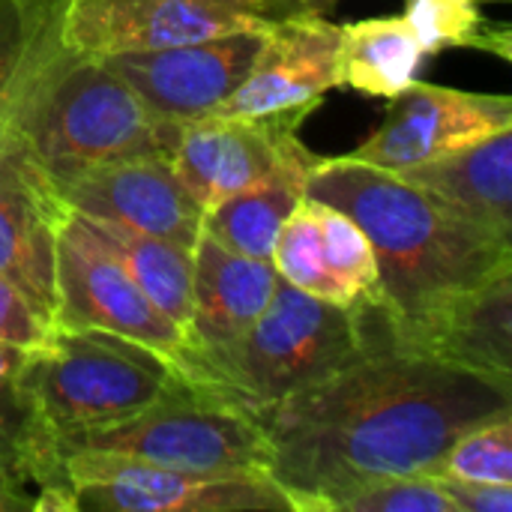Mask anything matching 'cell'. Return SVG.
<instances>
[{"instance_id": "obj_1", "label": "cell", "mask_w": 512, "mask_h": 512, "mask_svg": "<svg viewBox=\"0 0 512 512\" xmlns=\"http://www.w3.org/2000/svg\"><path fill=\"white\" fill-rule=\"evenodd\" d=\"M357 318L363 348L258 417L294 512H336L372 480L435 474L462 432L512 414V381L405 342L375 297Z\"/></svg>"}, {"instance_id": "obj_2", "label": "cell", "mask_w": 512, "mask_h": 512, "mask_svg": "<svg viewBox=\"0 0 512 512\" xmlns=\"http://www.w3.org/2000/svg\"><path fill=\"white\" fill-rule=\"evenodd\" d=\"M306 195L345 210L369 237L375 300L417 345L456 303L512 270V240L456 213L405 177L351 156H321Z\"/></svg>"}, {"instance_id": "obj_3", "label": "cell", "mask_w": 512, "mask_h": 512, "mask_svg": "<svg viewBox=\"0 0 512 512\" xmlns=\"http://www.w3.org/2000/svg\"><path fill=\"white\" fill-rule=\"evenodd\" d=\"M363 348L357 309L318 300L279 279L267 309L237 339L186 348L180 378L249 417L333 375Z\"/></svg>"}, {"instance_id": "obj_4", "label": "cell", "mask_w": 512, "mask_h": 512, "mask_svg": "<svg viewBox=\"0 0 512 512\" xmlns=\"http://www.w3.org/2000/svg\"><path fill=\"white\" fill-rule=\"evenodd\" d=\"M180 123L153 114L99 57L63 45L39 78L12 147L54 186L132 156H171Z\"/></svg>"}, {"instance_id": "obj_5", "label": "cell", "mask_w": 512, "mask_h": 512, "mask_svg": "<svg viewBox=\"0 0 512 512\" xmlns=\"http://www.w3.org/2000/svg\"><path fill=\"white\" fill-rule=\"evenodd\" d=\"M21 384L63 447L75 435L132 420L186 381L174 360L141 342L105 330H54L24 351Z\"/></svg>"}, {"instance_id": "obj_6", "label": "cell", "mask_w": 512, "mask_h": 512, "mask_svg": "<svg viewBox=\"0 0 512 512\" xmlns=\"http://www.w3.org/2000/svg\"><path fill=\"white\" fill-rule=\"evenodd\" d=\"M66 450L111 453L192 474L270 477V444L261 423L192 384L132 420L63 441Z\"/></svg>"}, {"instance_id": "obj_7", "label": "cell", "mask_w": 512, "mask_h": 512, "mask_svg": "<svg viewBox=\"0 0 512 512\" xmlns=\"http://www.w3.org/2000/svg\"><path fill=\"white\" fill-rule=\"evenodd\" d=\"M63 468L75 512H294L264 474H192L93 450H66Z\"/></svg>"}, {"instance_id": "obj_8", "label": "cell", "mask_w": 512, "mask_h": 512, "mask_svg": "<svg viewBox=\"0 0 512 512\" xmlns=\"http://www.w3.org/2000/svg\"><path fill=\"white\" fill-rule=\"evenodd\" d=\"M306 114L201 117L183 123L171 165L201 210L243 189L267 183H303L318 165L300 141Z\"/></svg>"}, {"instance_id": "obj_9", "label": "cell", "mask_w": 512, "mask_h": 512, "mask_svg": "<svg viewBox=\"0 0 512 512\" xmlns=\"http://www.w3.org/2000/svg\"><path fill=\"white\" fill-rule=\"evenodd\" d=\"M54 330H105L174 363L189 348L186 333L144 297L66 204L54 258Z\"/></svg>"}, {"instance_id": "obj_10", "label": "cell", "mask_w": 512, "mask_h": 512, "mask_svg": "<svg viewBox=\"0 0 512 512\" xmlns=\"http://www.w3.org/2000/svg\"><path fill=\"white\" fill-rule=\"evenodd\" d=\"M261 0H66L60 39L84 57H111L258 30Z\"/></svg>"}, {"instance_id": "obj_11", "label": "cell", "mask_w": 512, "mask_h": 512, "mask_svg": "<svg viewBox=\"0 0 512 512\" xmlns=\"http://www.w3.org/2000/svg\"><path fill=\"white\" fill-rule=\"evenodd\" d=\"M387 102L378 129L345 156L393 174L512 126V99L507 93H474L417 78Z\"/></svg>"}, {"instance_id": "obj_12", "label": "cell", "mask_w": 512, "mask_h": 512, "mask_svg": "<svg viewBox=\"0 0 512 512\" xmlns=\"http://www.w3.org/2000/svg\"><path fill=\"white\" fill-rule=\"evenodd\" d=\"M264 27L99 60L117 72L153 114L183 126L216 114L240 87L261 51Z\"/></svg>"}, {"instance_id": "obj_13", "label": "cell", "mask_w": 512, "mask_h": 512, "mask_svg": "<svg viewBox=\"0 0 512 512\" xmlns=\"http://www.w3.org/2000/svg\"><path fill=\"white\" fill-rule=\"evenodd\" d=\"M60 201L87 216L195 249L204 210L177 177L171 156H132L78 174L57 189Z\"/></svg>"}, {"instance_id": "obj_14", "label": "cell", "mask_w": 512, "mask_h": 512, "mask_svg": "<svg viewBox=\"0 0 512 512\" xmlns=\"http://www.w3.org/2000/svg\"><path fill=\"white\" fill-rule=\"evenodd\" d=\"M339 24L327 15L267 21L261 51L240 87L219 105V117L312 114L336 87Z\"/></svg>"}, {"instance_id": "obj_15", "label": "cell", "mask_w": 512, "mask_h": 512, "mask_svg": "<svg viewBox=\"0 0 512 512\" xmlns=\"http://www.w3.org/2000/svg\"><path fill=\"white\" fill-rule=\"evenodd\" d=\"M63 201L15 150L0 153V279L12 282L54 327V258Z\"/></svg>"}, {"instance_id": "obj_16", "label": "cell", "mask_w": 512, "mask_h": 512, "mask_svg": "<svg viewBox=\"0 0 512 512\" xmlns=\"http://www.w3.org/2000/svg\"><path fill=\"white\" fill-rule=\"evenodd\" d=\"M21 348L0 345V486L24 492L36 512H75L63 447L21 384Z\"/></svg>"}, {"instance_id": "obj_17", "label": "cell", "mask_w": 512, "mask_h": 512, "mask_svg": "<svg viewBox=\"0 0 512 512\" xmlns=\"http://www.w3.org/2000/svg\"><path fill=\"white\" fill-rule=\"evenodd\" d=\"M279 273L270 261L246 258L201 234L192 249L189 348H213L237 339L267 309Z\"/></svg>"}, {"instance_id": "obj_18", "label": "cell", "mask_w": 512, "mask_h": 512, "mask_svg": "<svg viewBox=\"0 0 512 512\" xmlns=\"http://www.w3.org/2000/svg\"><path fill=\"white\" fill-rule=\"evenodd\" d=\"M399 177L512 240V126L405 168Z\"/></svg>"}, {"instance_id": "obj_19", "label": "cell", "mask_w": 512, "mask_h": 512, "mask_svg": "<svg viewBox=\"0 0 512 512\" xmlns=\"http://www.w3.org/2000/svg\"><path fill=\"white\" fill-rule=\"evenodd\" d=\"M66 0H0V153L15 141L21 114L63 51Z\"/></svg>"}, {"instance_id": "obj_20", "label": "cell", "mask_w": 512, "mask_h": 512, "mask_svg": "<svg viewBox=\"0 0 512 512\" xmlns=\"http://www.w3.org/2000/svg\"><path fill=\"white\" fill-rule=\"evenodd\" d=\"M417 348L512 381V270L456 303Z\"/></svg>"}, {"instance_id": "obj_21", "label": "cell", "mask_w": 512, "mask_h": 512, "mask_svg": "<svg viewBox=\"0 0 512 512\" xmlns=\"http://www.w3.org/2000/svg\"><path fill=\"white\" fill-rule=\"evenodd\" d=\"M423 60L426 51L402 15L339 24L336 87L393 99L420 78Z\"/></svg>"}, {"instance_id": "obj_22", "label": "cell", "mask_w": 512, "mask_h": 512, "mask_svg": "<svg viewBox=\"0 0 512 512\" xmlns=\"http://www.w3.org/2000/svg\"><path fill=\"white\" fill-rule=\"evenodd\" d=\"M75 213V210H72ZM90 237L132 276V282L144 291V297L168 315L189 339V315H192V252L174 246L168 240L132 231L120 222L87 219L75 213Z\"/></svg>"}, {"instance_id": "obj_23", "label": "cell", "mask_w": 512, "mask_h": 512, "mask_svg": "<svg viewBox=\"0 0 512 512\" xmlns=\"http://www.w3.org/2000/svg\"><path fill=\"white\" fill-rule=\"evenodd\" d=\"M303 195V183H267L243 189L204 210L201 234L213 237L237 255L270 261L276 237Z\"/></svg>"}, {"instance_id": "obj_24", "label": "cell", "mask_w": 512, "mask_h": 512, "mask_svg": "<svg viewBox=\"0 0 512 512\" xmlns=\"http://www.w3.org/2000/svg\"><path fill=\"white\" fill-rule=\"evenodd\" d=\"M402 18L426 57L450 48H477L498 60L512 57V27L486 18L480 0H405Z\"/></svg>"}, {"instance_id": "obj_25", "label": "cell", "mask_w": 512, "mask_h": 512, "mask_svg": "<svg viewBox=\"0 0 512 512\" xmlns=\"http://www.w3.org/2000/svg\"><path fill=\"white\" fill-rule=\"evenodd\" d=\"M270 264L282 282H288L318 300L354 309L345 288L330 273L324 243H321L318 216H315V201L309 195H303L297 201V207L291 210V216L285 219V225L276 237V246L270 252Z\"/></svg>"}, {"instance_id": "obj_26", "label": "cell", "mask_w": 512, "mask_h": 512, "mask_svg": "<svg viewBox=\"0 0 512 512\" xmlns=\"http://www.w3.org/2000/svg\"><path fill=\"white\" fill-rule=\"evenodd\" d=\"M312 201H315V216H318L321 243H324L330 273L339 279L351 306L357 309L360 303L372 300L375 288H378V264H375L372 243L345 210H339L327 201H318V198H312Z\"/></svg>"}, {"instance_id": "obj_27", "label": "cell", "mask_w": 512, "mask_h": 512, "mask_svg": "<svg viewBox=\"0 0 512 512\" xmlns=\"http://www.w3.org/2000/svg\"><path fill=\"white\" fill-rule=\"evenodd\" d=\"M435 474L465 483L512 486V414L462 432Z\"/></svg>"}, {"instance_id": "obj_28", "label": "cell", "mask_w": 512, "mask_h": 512, "mask_svg": "<svg viewBox=\"0 0 512 512\" xmlns=\"http://www.w3.org/2000/svg\"><path fill=\"white\" fill-rule=\"evenodd\" d=\"M336 512H456L435 474L384 477L339 501Z\"/></svg>"}, {"instance_id": "obj_29", "label": "cell", "mask_w": 512, "mask_h": 512, "mask_svg": "<svg viewBox=\"0 0 512 512\" xmlns=\"http://www.w3.org/2000/svg\"><path fill=\"white\" fill-rule=\"evenodd\" d=\"M54 333L51 321L6 279H0V345L39 348Z\"/></svg>"}, {"instance_id": "obj_30", "label": "cell", "mask_w": 512, "mask_h": 512, "mask_svg": "<svg viewBox=\"0 0 512 512\" xmlns=\"http://www.w3.org/2000/svg\"><path fill=\"white\" fill-rule=\"evenodd\" d=\"M456 512H512V486L498 483H465L435 474Z\"/></svg>"}, {"instance_id": "obj_31", "label": "cell", "mask_w": 512, "mask_h": 512, "mask_svg": "<svg viewBox=\"0 0 512 512\" xmlns=\"http://www.w3.org/2000/svg\"><path fill=\"white\" fill-rule=\"evenodd\" d=\"M339 0H261V12L267 21L294 18V15H327Z\"/></svg>"}]
</instances>
